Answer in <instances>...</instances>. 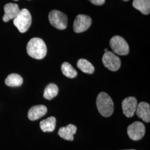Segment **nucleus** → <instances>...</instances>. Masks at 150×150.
Here are the masks:
<instances>
[{
    "instance_id": "17",
    "label": "nucleus",
    "mask_w": 150,
    "mask_h": 150,
    "mask_svg": "<svg viewBox=\"0 0 150 150\" xmlns=\"http://www.w3.org/2000/svg\"><path fill=\"white\" fill-rule=\"evenodd\" d=\"M77 66L80 70L86 74H92L95 71L94 66L86 59H79L77 61Z\"/></svg>"
},
{
    "instance_id": "3",
    "label": "nucleus",
    "mask_w": 150,
    "mask_h": 150,
    "mask_svg": "<svg viewBox=\"0 0 150 150\" xmlns=\"http://www.w3.org/2000/svg\"><path fill=\"white\" fill-rule=\"evenodd\" d=\"M32 17L30 12L26 9L20 10L18 15L13 19V24L21 33L26 32L31 26Z\"/></svg>"
},
{
    "instance_id": "4",
    "label": "nucleus",
    "mask_w": 150,
    "mask_h": 150,
    "mask_svg": "<svg viewBox=\"0 0 150 150\" xmlns=\"http://www.w3.org/2000/svg\"><path fill=\"white\" fill-rule=\"evenodd\" d=\"M48 18L50 23L57 29L62 30L66 29L67 26V17L61 11H51L48 15Z\"/></svg>"
},
{
    "instance_id": "22",
    "label": "nucleus",
    "mask_w": 150,
    "mask_h": 150,
    "mask_svg": "<svg viewBox=\"0 0 150 150\" xmlns=\"http://www.w3.org/2000/svg\"><path fill=\"white\" fill-rule=\"evenodd\" d=\"M124 1H129V0H123Z\"/></svg>"
},
{
    "instance_id": "20",
    "label": "nucleus",
    "mask_w": 150,
    "mask_h": 150,
    "mask_svg": "<svg viewBox=\"0 0 150 150\" xmlns=\"http://www.w3.org/2000/svg\"><path fill=\"white\" fill-rule=\"evenodd\" d=\"M91 3L95 5L101 6L103 5L105 0H89Z\"/></svg>"
},
{
    "instance_id": "7",
    "label": "nucleus",
    "mask_w": 150,
    "mask_h": 150,
    "mask_svg": "<svg viewBox=\"0 0 150 150\" xmlns=\"http://www.w3.org/2000/svg\"><path fill=\"white\" fill-rule=\"evenodd\" d=\"M145 134V127L141 122L136 121L127 128V134L132 140L138 141L142 139Z\"/></svg>"
},
{
    "instance_id": "2",
    "label": "nucleus",
    "mask_w": 150,
    "mask_h": 150,
    "mask_svg": "<svg viewBox=\"0 0 150 150\" xmlns=\"http://www.w3.org/2000/svg\"><path fill=\"white\" fill-rule=\"evenodd\" d=\"M96 106L100 113L104 117H108L112 115L114 105L112 100L106 92L100 93L96 99Z\"/></svg>"
},
{
    "instance_id": "10",
    "label": "nucleus",
    "mask_w": 150,
    "mask_h": 150,
    "mask_svg": "<svg viewBox=\"0 0 150 150\" xmlns=\"http://www.w3.org/2000/svg\"><path fill=\"white\" fill-rule=\"evenodd\" d=\"M4 11L5 14L3 17V21L7 22L16 18V16L19 13L20 10L18 6L16 4L9 3L5 6Z\"/></svg>"
},
{
    "instance_id": "11",
    "label": "nucleus",
    "mask_w": 150,
    "mask_h": 150,
    "mask_svg": "<svg viewBox=\"0 0 150 150\" xmlns=\"http://www.w3.org/2000/svg\"><path fill=\"white\" fill-rule=\"evenodd\" d=\"M136 114L138 117L141 118L146 122L150 121V105L145 102H141L137 104Z\"/></svg>"
},
{
    "instance_id": "9",
    "label": "nucleus",
    "mask_w": 150,
    "mask_h": 150,
    "mask_svg": "<svg viewBox=\"0 0 150 150\" xmlns=\"http://www.w3.org/2000/svg\"><path fill=\"white\" fill-rule=\"evenodd\" d=\"M137 104V99L134 97H129L125 98L122 102L123 114L127 117H132L136 112Z\"/></svg>"
},
{
    "instance_id": "6",
    "label": "nucleus",
    "mask_w": 150,
    "mask_h": 150,
    "mask_svg": "<svg viewBox=\"0 0 150 150\" xmlns=\"http://www.w3.org/2000/svg\"><path fill=\"white\" fill-rule=\"evenodd\" d=\"M102 62L106 68L112 71H117L120 68L121 64L120 59L110 51H107L103 54Z\"/></svg>"
},
{
    "instance_id": "23",
    "label": "nucleus",
    "mask_w": 150,
    "mask_h": 150,
    "mask_svg": "<svg viewBox=\"0 0 150 150\" xmlns=\"http://www.w3.org/2000/svg\"><path fill=\"white\" fill-rule=\"evenodd\" d=\"M14 1H18V0H14Z\"/></svg>"
},
{
    "instance_id": "12",
    "label": "nucleus",
    "mask_w": 150,
    "mask_h": 150,
    "mask_svg": "<svg viewBox=\"0 0 150 150\" xmlns=\"http://www.w3.org/2000/svg\"><path fill=\"white\" fill-rule=\"evenodd\" d=\"M47 112V108L44 105H36L32 106L28 111V117L31 120L35 121L41 118Z\"/></svg>"
},
{
    "instance_id": "18",
    "label": "nucleus",
    "mask_w": 150,
    "mask_h": 150,
    "mask_svg": "<svg viewBox=\"0 0 150 150\" xmlns=\"http://www.w3.org/2000/svg\"><path fill=\"white\" fill-rule=\"evenodd\" d=\"M59 92V88L54 83L48 84L44 90L43 97L45 98L51 100L56 96Z\"/></svg>"
},
{
    "instance_id": "19",
    "label": "nucleus",
    "mask_w": 150,
    "mask_h": 150,
    "mask_svg": "<svg viewBox=\"0 0 150 150\" xmlns=\"http://www.w3.org/2000/svg\"><path fill=\"white\" fill-rule=\"evenodd\" d=\"M61 71L64 75L70 79L75 78L77 75V72L76 70L72 66L71 64L67 62H64L62 64Z\"/></svg>"
},
{
    "instance_id": "15",
    "label": "nucleus",
    "mask_w": 150,
    "mask_h": 150,
    "mask_svg": "<svg viewBox=\"0 0 150 150\" xmlns=\"http://www.w3.org/2000/svg\"><path fill=\"white\" fill-rule=\"evenodd\" d=\"M132 5L144 15L150 13V0H134Z\"/></svg>"
},
{
    "instance_id": "5",
    "label": "nucleus",
    "mask_w": 150,
    "mask_h": 150,
    "mask_svg": "<svg viewBox=\"0 0 150 150\" xmlns=\"http://www.w3.org/2000/svg\"><path fill=\"white\" fill-rule=\"evenodd\" d=\"M110 45L113 51L118 55L125 56L129 53L128 43L123 38L120 36H113L110 41Z\"/></svg>"
},
{
    "instance_id": "8",
    "label": "nucleus",
    "mask_w": 150,
    "mask_h": 150,
    "mask_svg": "<svg viewBox=\"0 0 150 150\" xmlns=\"http://www.w3.org/2000/svg\"><path fill=\"white\" fill-rule=\"evenodd\" d=\"M91 17L84 15L76 16L74 23V30L76 33H81L86 31L91 26Z\"/></svg>"
},
{
    "instance_id": "21",
    "label": "nucleus",
    "mask_w": 150,
    "mask_h": 150,
    "mask_svg": "<svg viewBox=\"0 0 150 150\" xmlns=\"http://www.w3.org/2000/svg\"><path fill=\"white\" fill-rule=\"evenodd\" d=\"M107 51H108V50H107V48H105V52H106Z\"/></svg>"
},
{
    "instance_id": "24",
    "label": "nucleus",
    "mask_w": 150,
    "mask_h": 150,
    "mask_svg": "<svg viewBox=\"0 0 150 150\" xmlns=\"http://www.w3.org/2000/svg\"></svg>"
},
{
    "instance_id": "14",
    "label": "nucleus",
    "mask_w": 150,
    "mask_h": 150,
    "mask_svg": "<svg viewBox=\"0 0 150 150\" xmlns=\"http://www.w3.org/2000/svg\"><path fill=\"white\" fill-rule=\"evenodd\" d=\"M56 123V119L54 117L52 116L41 121L40 126L44 132H51L54 130Z\"/></svg>"
},
{
    "instance_id": "13",
    "label": "nucleus",
    "mask_w": 150,
    "mask_h": 150,
    "mask_svg": "<svg viewBox=\"0 0 150 150\" xmlns=\"http://www.w3.org/2000/svg\"><path fill=\"white\" fill-rule=\"evenodd\" d=\"M77 131V127L72 124H70L66 127H61L59 130L58 134L59 136L66 140L73 141L74 135Z\"/></svg>"
},
{
    "instance_id": "1",
    "label": "nucleus",
    "mask_w": 150,
    "mask_h": 150,
    "mask_svg": "<svg viewBox=\"0 0 150 150\" xmlns=\"http://www.w3.org/2000/svg\"><path fill=\"white\" fill-rule=\"evenodd\" d=\"M27 52L33 59H43L47 54V47L41 38H33L27 43Z\"/></svg>"
},
{
    "instance_id": "16",
    "label": "nucleus",
    "mask_w": 150,
    "mask_h": 150,
    "mask_svg": "<svg viewBox=\"0 0 150 150\" xmlns=\"http://www.w3.org/2000/svg\"><path fill=\"white\" fill-rule=\"evenodd\" d=\"M6 85L10 87L20 86L23 83V79L21 76L17 74H11L6 79Z\"/></svg>"
}]
</instances>
